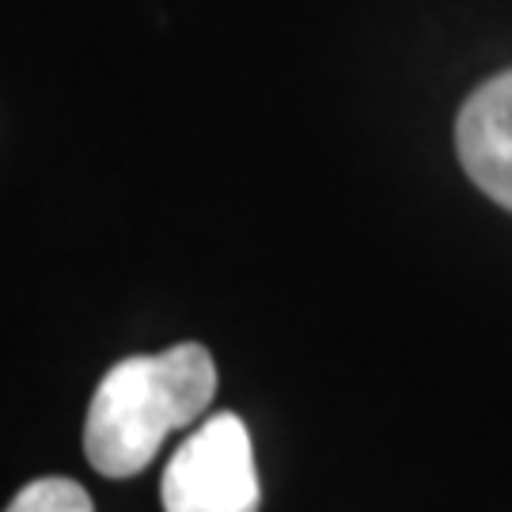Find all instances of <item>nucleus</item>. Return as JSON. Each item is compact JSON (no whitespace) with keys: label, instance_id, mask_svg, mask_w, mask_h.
Here are the masks:
<instances>
[{"label":"nucleus","instance_id":"obj_1","mask_svg":"<svg viewBox=\"0 0 512 512\" xmlns=\"http://www.w3.org/2000/svg\"><path fill=\"white\" fill-rule=\"evenodd\" d=\"M213 395L217 365L198 342L118 361L88 406V463L107 478L141 475L175 429L202 418Z\"/></svg>","mask_w":512,"mask_h":512},{"label":"nucleus","instance_id":"obj_2","mask_svg":"<svg viewBox=\"0 0 512 512\" xmlns=\"http://www.w3.org/2000/svg\"><path fill=\"white\" fill-rule=\"evenodd\" d=\"M164 512H258L251 433L236 414H213L179 444L164 471Z\"/></svg>","mask_w":512,"mask_h":512},{"label":"nucleus","instance_id":"obj_3","mask_svg":"<svg viewBox=\"0 0 512 512\" xmlns=\"http://www.w3.org/2000/svg\"><path fill=\"white\" fill-rule=\"evenodd\" d=\"M456 148L471 183L512 213V69L478 84L463 103Z\"/></svg>","mask_w":512,"mask_h":512},{"label":"nucleus","instance_id":"obj_4","mask_svg":"<svg viewBox=\"0 0 512 512\" xmlns=\"http://www.w3.org/2000/svg\"><path fill=\"white\" fill-rule=\"evenodd\" d=\"M4 512H95L88 490L73 478H35Z\"/></svg>","mask_w":512,"mask_h":512}]
</instances>
